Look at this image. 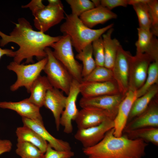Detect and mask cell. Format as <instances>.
<instances>
[{"mask_svg": "<svg viewBox=\"0 0 158 158\" xmlns=\"http://www.w3.org/2000/svg\"><path fill=\"white\" fill-rule=\"evenodd\" d=\"M18 22L9 35L0 31V46L4 47L10 42L17 44L19 48L15 51L13 61L18 63L24 59L25 63H33L34 56L38 61L46 57V48L51 47L62 37L52 36L34 30L30 23L24 18H19Z\"/></svg>", "mask_w": 158, "mask_h": 158, "instance_id": "1", "label": "cell"}, {"mask_svg": "<svg viewBox=\"0 0 158 158\" xmlns=\"http://www.w3.org/2000/svg\"><path fill=\"white\" fill-rule=\"evenodd\" d=\"M113 128L97 144L83 148V153L88 158H143L147 142L141 139H130L126 135L116 137Z\"/></svg>", "mask_w": 158, "mask_h": 158, "instance_id": "2", "label": "cell"}, {"mask_svg": "<svg viewBox=\"0 0 158 158\" xmlns=\"http://www.w3.org/2000/svg\"><path fill=\"white\" fill-rule=\"evenodd\" d=\"M65 14V21L61 25L60 30L64 35L70 37L72 46L78 53L114 25L112 23L100 29H93L84 25L79 17L71 14Z\"/></svg>", "mask_w": 158, "mask_h": 158, "instance_id": "3", "label": "cell"}, {"mask_svg": "<svg viewBox=\"0 0 158 158\" xmlns=\"http://www.w3.org/2000/svg\"><path fill=\"white\" fill-rule=\"evenodd\" d=\"M72 45L70 37L67 35L62 36L58 41L51 47L54 51L55 58L64 66L71 74L73 79L80 83L82 80V65L75 59Z\"/></svg>", "mask_w": 158, "mask_h": 158, "instance_id": "4", "label": "cell"}, {"mask_svg": "<svg viewBox=\"0 0 158 158\" xmlns=\"http://www.w3.org/2000/svg\"><path fill=\"white\" fill-rule=\"evenodd\" d=\"M47 61L43 71L53 87L68 94L73 78L64 66L54 56L49 47L46 48Z\"/></svg>", "mask_w": 158, "mask_h": 158, "instance_id": "5", "label": "cell"}, {"mask_svg": "<svg viewBox=\"0 0 158 158\" xmlns=\"http://www.w3.org/2000/svg\"><path fill=\"white\" fill-rule=\"evenodd\" d=\"M47 56L36 63L29 64L18 63L14 61L11 62L7 68L14 72L17 75L16 81L10 87L11 91H15L21 87H24L30 93L33 83L40 75L47 63Z\"/></svg>", "mask_w": 158, "mask_h": 158, "instance_id": "6", "label": "cell"}, {"mask_svg": "<svg viewBox=\"0 0 158 158\" xmlns=\"http://www.w3.org/2000/svg\"><path fill=\"white\" fill-rule=\"evenodd\" d=\"M64 13L62 2L56 4H48L33 15L34 25L39 31L44 33L64 19Z\"/></svg>", "mask_w": 158, "mask_h": 158, "instance_id": "7", "label": "cell"}, {"mask_svg": "<svg viewBox=\"0 0 158 158\" xmlns=\"http://www.w3.org/2000/svg\"><path fill=\"white\" fill-rule=\"evenodd\" d=\"M132 56L129 51L124 50L121 45L112 70L120 92L124 95L129 90L130 64Z\"/></svg>", "mask_w": 158, "mask_h": 158, "instance_id": "8", "label": "cell"}, {"mask_svg": "<svg viewBox=\"0 0 158 158\" xmlns=\"http://www.w3.org/2000/svg\"><path fill=\"white\" fill-rule=\"evenodd\" d=\"M152 61L145 54L132 56L130 61L128 90L137 91L144 84Z\"/></svg>", "mask_w": 158, "mask_h": 158, "instance_id": "9", "label": "cell"}, {"mask_svg": "<svg viewBox=\"0 0 158 158\" xmlns=\"http://www.w3.org/2000/svg\"><path fill=\"white\" fill-rule=\"evenodd\" d=\"M114 120L108 119L99 125L78 129L74 135L75 138L81 143L83 148L93 146L103 139L107 131L114 128Z\"/></svg>", "mask_w": 158, "mask_h": 158, "instance_id": "10", "label": "cell"}, {"mask_svg": "<svg viewBox=\"0 0 158 158\" xmlns=\"http://www.w3.org/2000/svg\"><path fill=\"white\" fill-rule=\"evenodd\" d=\"M80 84L79 82L73 79L66 97L65 107L61 117L60 125L63 127V131L66 134H70L72 132V121L75 120L78 113L76 102L80 93Z\"/></svg>", "mask_w": 158, "mask_h": 158, "instance_id": "11", "label": "cell"}, {"mask_svg": "<svg viewBox=\"0 0 158 158\" xmlns=\"http://www.w3.org/2000/svg\"><path fill=\"white\" fill-rule=\"evenodd\" d=\"M126 95L119 93L93 97H82L80 100L79 105L82 108L93 107L104 110L116 117L119 106Z\"/></svg>", "mask_w": 158, "mask_h": 158, "instance_id": "12", "label": "cell"}, {"mask_svg": "<svg viewBox=\"0 0 158 158\" xmlns=\"http://www.w3.org/2000/svg\"><path fill=\"white\" fill-rule=\"evenodd\" d=\"M115 116L108 111L93 107L82 108L79 111L75 121L78 129L86 128L99 125L108 119Z\"/></svg>", "mask_w": 158, "mask_h": 158, "instance_id": "13", "label": "cell"}, {"mask_svg": "<svg viewBox=\"0 0 158 158\" xmlns=\"http://www.w3.org/2000/svg\"><path fill=\"white\" fill-rule=\"evenodd\" d=\"M154 98L145 110L126 124L124 132L139 128L158 127V102Z\"/></svg>", "mask_w": 158, "mask_h": 158, "instance_id": "14", "label": "cell"}, {"mask_svg": "<svg viewBox=\"0 0 158 158\" xmlns=\"http://www.w3.org/2000/svg\"><path fill=\"white\" fill-rule=\"evenodd\" d=\"M80 93L82 97H93L121 93L115 80L105 82L80 83Z\"/></svg>", "mask_w": 158, "mask_h": 158, "instance_id": "15", "label": "cell"}, {"mask_svg": "<svg viewBox=\"0 0 158 158\" xmlns=\"http://www.w3.org/2000/svg\"><path fill=\"white\" fill-rule=\"evenodd\" d=\"M138 40L135 43L136 54H145L152 62L158 61V41L150 30L137 28Z\"/></svg>", "mask_w": 158, "mask_h": 158, "instance_id": "16", "label": "cell"}, {"mask_svg": "<svg viewBox=\"0 0 158 158\" xmlns=\"http://www.w3.org/2000/svg\"><path fill=\"white\" fill-rule=\"evenodd\" d=\"M136 91L128 90L120 104L116 115L114 120V135L116 137L122 135L127 123L133 104L137 98Z\"/></svg>", "mask_w": 158, "mask_h": 158, "instance_id": "17", "label": "cell"}, {"mask_svg": "<svg viewBox=\"0 0 158 158\" xmlns=\"http://www.w3.org/2000/svg\"><path fill=\"white\" fill-rule=\"evenodd\" d=\"M24 125L30 128L46 141L54 150L59 151L71 150L70 144L67 141L57 139L51 135L44 126L43 122L22 117Z\"/></svg>", "mask_w": 158, "mask_h": 158, "instance_id": "18", "label": "cell"}, {"mask_svg": "<svg viewBox=\"0 0 158 158\" xmlns=\"http://www.w3.org/2000/svg\"><path fill=\"white\" fill-rule=\"evenodd\" d=\"M66 99V97L62 91L54 87L48 90L44 99V106L52 112L58 131L59 129L60 119L65 107Z\"/></svg>", "mask_w": 158, "mask_h": 158, "instance_id": "19", "label": "cell"}, {"mask_svg": "<svg viewBox=\"0 0 158 158\" xmlns=\"http://www.w3.org/2000/svg\"><path fill=\"white\" fill-rule=\"evenodd\" d=\"M0 108L13 110L22 117L43 122L40 108L31 102L28 98L18 102H0Z\"/></svg>", "mask_w": 158, "mask_h": 158, "instance_id": "20", "label": "cell"}, {"mask_svg": "<svg viewBox=\"0 0 158 158\" xmlns=\"http://www.w3.org/2000/svg\"><path fill=\"white\" fill-rule=\"evenodd\" d=\"M116 14L101 6L95 7L82 14L79 18L86 26L91 28L99 24L117 18Z\"/></svg>", "mask_w": 158, "mask_h": 158, "instance_id": "21", "label": "cell"}, {"mask_svg": "<svg viewBox=\"0 0 158 158\" xmlns=\"http://www.w3.org/2000/svg\"><path fill=\"white\" fill-rule=\"evenodd\" d=\"M114 29L112 28L102 35L104 50V64L105 67L112 70L119 47L118 40L111 37Z\"/></svg>", "mask_w": 158, "mask_h": 158, "instance_id": "22", "label": "cell"}, {"mask_svg": "<svg viewBox=\"0 0 158 158\" xmlns=\"http://www.w3.org/2000/svg\"><path fill=\"white\" fill-rule=\"evenodd\" d=\"M52 87L46 76L40 75L31 85L29 100L40 108L44 106L47 91Z\"/></svg>", "mask_w": 158, "mask_h": 158, "instance_id": "23", "label": "cell"}, {"mask_svg": "<svg viewBox=\"0 0 158 158\" xmlns=\"http://www.w3.org/2000/svg\"><path fill=\"white\" fill-rule=\"evenodd\" d=\"M16 133L17 141L30 143L45 153L48 145L47 142L33 130L23 125L17 128Z\"/></svg>", "mask_w": 158, "mask_h": 158, "instance_id": "24", "label": "cell"}, {"mask_svg": "<svg viewBox=\"0 0 158 158\" xmlns=\"http://www.w3.org/2000/svg\"><path fill=\"white\" fill-rule=\"evenodd\" d=\"M158 92V84H155L145 94L137 98L133 104L128 121L132 120L144 111L152 100L157 96Z\"/></svg>", "mask_w": 158, "mask_h": 158, "instance_id": "25", "label": "cell"}, {"mask_svg": "<svg viewBox=\"0 0 158 158\" xmlns=\"http://www.w3.org/2000/svg\"><path fill=\"white\" fill-rule=\"evenodd\" d=\"M125 132L130 139H141L147 143L150 142L156 146L158 145L157 127L142 128Z\"/></svg>", "mask_w": 158, "mask_h": 158, "instance_id": "26", "label": "cell"}, {"mask_svg": "<svg viewBox=\"0 0 158 158\" xmlns=\"http://www.w3.org/2000/svg\"><path fill=\"white\" fill-rule=\"evenodd\" d=\"M93 56L92 44L86 47L75 56V59L82 61L83 63V78L87 75L96 66Z\"/></svg>", "mask_w": 158, "mask_h": 158, "instance_id": "27", "label": "cell"}, {"mask_svg": "<svg viewBox=\"0 0 158 158\" xmlns=\"http://www.w3.org/2000/svg\"><path fill=\"white\" fill-rule=\"evenodd\" d=\"M114 80L115 79L111 70L104 66H96L87 75L83 78L81 82H105Z\"/></svg>", "mask_w": 158, "mask_h": 158, "instance_id": "28", "label": "cell"}, {"mask_svg": "<svg viewBox=\"0 0 158 158\" xmlns=\"http://www.w3.org/2000/svg\"><path fill=\"white\" fill-rule=\"evenodd\" d=\"M149 1L144 0L133 6L138 16L139 28L150 31L152 22L147 5Z\"/></svg>", "mask_w": 158, "mask_h": 158, "instance_id": "29", "label": "cell"}, {"mask_svg": "<svg viewBox=\"0 0 158 158\" xmlns=\"http://www.w3.org/2000/svg\"><path fill=\"white\" fill-rule=\"evenodd\" d=\"M158 61L152 62L148 70L146 80L143 85L136 91L137 98L145 94L153 85L158 84Z\"/></svg>", "mask_w": 158, "mask_h": 158, "instance_id": "30", "label": "cell"}, {"mask_svg": "<svg viewBox=\"0 0 158 158\" xmlns=\"http://www.w3.org/2000/svg\"><path fill=\"white\" fill-rule=\"evenodd\" d=\"M16 154L21 158H43L44 154L33 144L25 142L17 141Z\"/></svg>", "mask_w": 158, "mask_h": 158, "instance_id": "31", "label": "cell"}, {"mask_svg": "<svg viewBox=\"0 0 158 158\" xmlns=\"http://www.w3.org/2000/svg\"><path fill=\"white\" fill-rule=\"evenodd\" d=\"M71 8V14L80 17L86 11L95 7L92 1L89 0H66Z\"/></svg>", "mask_w": 158, "mask_h": 158, "instance_id": "32", "label": "cell"}, {"mask_svg": "<svg viewBox=\"0 0 158 158\" xmlns=\"http://www.w3.org/2000/svg\"><path fill=\"white\" fill-rule=\"evenodd\" d=\"M92 45L96 66H104V50L102 37L93 41Z\"/></svg>", "mask_w": 158, "mask_h": 158, "instance_id": "33", "label": "cell"}, {"mask_svg": "<svg viewBox=\"0 0 158 158\" xmlns=\"http://www.w3.org/2000/svg\"><path fill=\"white\" fill-rule=\"evenodd\" d=\"M152 22L150 31L155 36L158 35V1L149 0L147 3Z\"/></svg>", "mask_w": 158, "mask_h": 158, "instance_id": "34", "label": "cell"}, {"mask_svg": "<svg viewBox=\"0 0 158 158\" xmlns=\"http://www.w3.org/2000/svg\"><path fill=\"white\" fill-rule=\"evenodd\" d=\"M74 155V152L71 150L63 151L56 150L48 144L43 158H63L67 157H72Z\"/></svg>", "mask_w": 158, "mask_h": 158, "instance_id": "35", "label": "cell"}, {"mask_svg": "<svg viewBox=\"0 0 158 158\" xmlns=\"http://www.w3.org/2000/svg\"><path fill=\"white\" fill-rule=\"evenodd\" d=\"M101 6L111 10L118 6L126 7L128 5V0H101Z\"/></svg>", "mask_w": 158, "mask_h": 158, "instance_id": "36", "label": "cell"}, {"mask_svg": "<svg viewBox=\"0 0 158 158\" xmlns=\"http://www.w3.org/2000/svg\"><path fill=\"white\" fill-rule=\"evenodd\" d=\"M41 0H32L28 4L22 6L23 8H29L31 11L32 15L39 9L43 7L45 5Z\"/></svg>", "mask_w": 158, "mask_h": 158, "instance_id": "37", "label": "cell"}, {"mask_svg": "<svg viewBox=\"0 0 158 158\" xmlns=\"http://www.w3.org/2000/svg\"><path fill=\"white\" fill-rule=\"evenodd\" d=\"M12 147V144L10 140L0 139V155L4 153L10 152Z\"/></svg>", "mask_w": 158, "mask_h": 158, "instance_id": "38", "label": "cell"}, {"mask_svg": "<svg viewBox=\"0 0 158 158\" xmlns=\"http://www.w3.org/2000/svg\"><path fill=\"white\" fill-rule=\"evenodd\" d=\"M15 55V51L8 49H2L0 48V59L4 55L14 57Z\"/></svg>", "mask_w": 158, "mask_h": 158, "instance_id": "39", "label": "cell"}, {"mask_svg": "<svg viewBox=\"0 0 158 158\" xmlns=\"http://www.w3.org/2000/svg\"><path fill=\"white\" fill-rule=\"evenodd\" d=\"M91 1L94 4L95 7H98L101 6L100 0H92Z\"/></svg>", "mask_w": 158, "mask_h": 158, "instance_id": "40", "label": "cell"}, {"mask_svg": "<svg viewBox=\"0 0 158 158\" xmlns=\"http://www.w3.org/2000/svg\"><path fill=\"white\" fill-rule=\"evenodd\" d=\"M71 157H64L63 158H71Z\"/></svg>", "mask_w": 158, "mask_h": 158, "instance_id": "41", "label": "cell"}]
</instances>
